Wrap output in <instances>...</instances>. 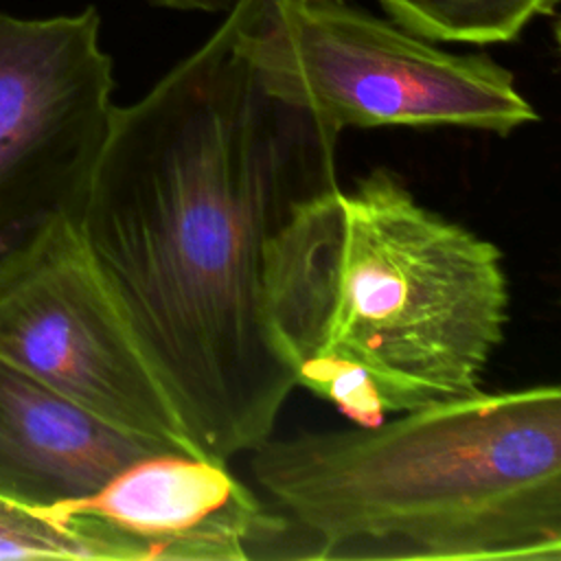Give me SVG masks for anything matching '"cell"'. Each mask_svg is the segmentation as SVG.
Listing matches in <instances>:
<instances>
[{"instance_id": "cell-1", "label": "cell", "mask_w": 561, "mask_h": 561, "mask_svg": "<svg viewBox=\"0 0 561 561\" xmlns=\"http://www.w3.org/2000/svg\"><path fill=\"white\" fill-rule=\"evenodd\" d=\"M337 138L261 85L232 7L145 96L114 105L75 224L208 458L270 438L296 388L267 265L294 213L337 184Z\"/></svg>"}, {"instance_id": "cell-2", "label": "cell", "mask_w": 561, "mask_h": 561, "mask_svg": "<svg viewBox=\"0 0 561 561\" xmlns=\"http://www.w3.org/2000/svg\"><path fill=\"white\" fill-rule=\"evenodd\" d=\"M508 302L497 245L423 206L390 169L307 199L267 265L296 386L355 425L478 394Z\"/></svg>"}, {"instance_id": "cell-3", "label": "cell", "mask_w": 561, "mask_h": 561, "mask_svg": "<svg viewBox=\"0 0 561 561\" xmlns=\"http://www.w3.org/2000/svg\"><path fill=\"white\" fill-rule=\"evenodd\" d=\"M248 454L294 530L296 559H561L557 386L270 436Z\"/></svg>"}, {"instance_id": "cell-4", "label": "cell", "mask_w": 561, "mask_h": 561, "mask_svg": "<svg viewBox=\"0 0 561 561\" xmlns=\"http://www.w3.org/2000/svg\"><path fill=\"white\" fill-rule=\"evenodd\" d=\"M237 42L261 85L346 127H460L508 136L539 118L508 68L458 55L344 0H237Z\"/></svg>"}, {"instance_id": "cell-5", "label": "cell", "mask_w": 561, "mask_h": 561, "mask_svg": "<svg viewBox=\"0 0 561 561\" xmlns=\"http://www.w3.org/2000/svg\"><path fill=\"white\" fill-rule=\"evenodd\" d=\"M0 359L118 430L202 454L72 217H53L0 252Z\"/></svg>"}, {"instance_id": "cell-6", "label": "cell", "mask_w": 561, "mask_h": 561, "mask_svg": "<svg viewBox=\"0 0 561 561\" xmlns=\"http://www.w3.org/2000/svg\"><path fill=\"white\" fill-rule=\"evenodd\" d=\"M99 31L94 7L44 20L0 13V252L79 213L114 112Z\"/></svg>"}, {"instance_id": "cell-7", "label": "cell", "mask_w": 561, "mask_h": 561, "mask_svg": "<svg viewBox=\"0 0 561 561\" xmlns=\"http://www.w3.org/2000/svg\"><path fill=\"white\" fill-rule=\"evenodd\" d=\"M55 508L92 517L127 561L296 559L287 517L237 480L228 462L202 454H147L92 495Z\"/></svg>"}, {"instance_id": "cell-8", "label": "cell", "mask_w": 561, "mask_h": 561, "mask_svg": "<svg viewBox=\"0 0 561 561\" xmlns=\"http://www.w3.org/2000/svg\"><path fill=\"white\" fill-rule=\"evenodd\" d=\"M167 451L99 419L0 359V495L55 508L99 491L129 462Z\"/></svg>"}, {"instance_id": "cell-9", "label": "cell", "mask_w": 561, "mask_h": 561, "mask_svg": "<svg viewBox=\"0 0 561 561\" xmlns=\"http://www.w3.org/2000/svg\"><path fill=\"white\" fill-rule=\"evenodd\" d=\"M559 0H379L394 24L430 42L506 44Z\"/></svg>"}, {"instance_id": "cell-10", "label": "cell", "mask_w": 561, "mask_h": 561, "mask_svg": "<svg viewBox=\"0 0 561 561\" xmlns=\"http://www.w3.org/2000/svg\"><path fill=\"white\" fill-rule=\"evenodd\" d=\"M0 559L127 561L118 541L94 519L37 508L0 495Z\"/></svg>"}, {"instance_id": "cell-11", "label": "cell", "mask_w": 561, "mask_h": 561, "mask_svg": "<svg viewBox=\"0 0 561 561\" xmlns=\"http://www.w3.org/2000/svg\"><path fill=\"white\" fill-rule=\"evenodd\" d=\"M162 9L175 11H199V13H226L237 0H149Z\"/></svg>"}]
</instances>
